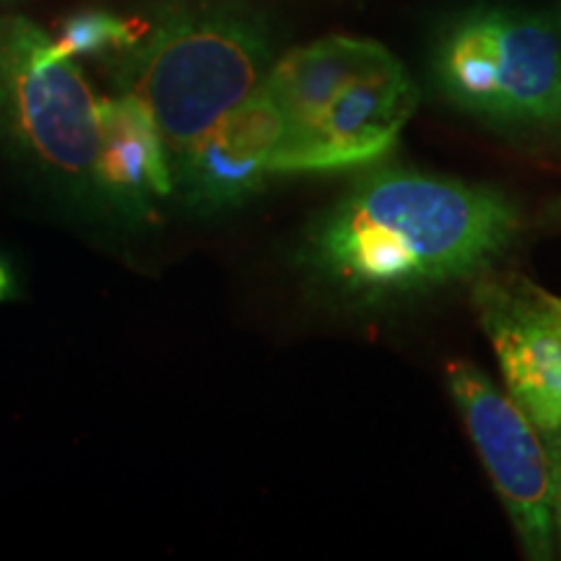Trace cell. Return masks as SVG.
Returning <instances> with one entry per match:
<instances>
[{
	"label": "cell",
	"mask_w": 561,
	"mask_h": 561,
	"mask_svg": "<svg viewBox=\"0 0 561 561\" xmlns=\"http://www.w3.org/2000/svg\"><path fill=\"white\" fill-rule=\"evenodd\" d=\"M447 388L530 559L557 551L551 460L543 432L471 362H450Z\"/></svg>",
	"instance_id": "obj_5"
},
{
	"label": "cell",
	"mask_w": 561,
	"mask_h": 561,
	"mask_svg": "<svg viewBox=\"0 0 561 561\" xmlns=\"http://www.w3.org/2000/svg\"><path fill=\"white\" fill-rule=\"evenodd\" d=\"M0 136L42 172L100 187V100L34 21L0 13Z\"/></svg>",
	"instance_id": "obj_3"
},
{
	"label": "cell",
	"mask_w": 561,
	"mask_h": 561,
	"mask_svg": "<svg viewBox=\"0 0 561 561\" xmlns=\"http://www.w3.org/2000/svg\"><path fill=\"white\" fill-rule=\"evenodd\" d=\"M473 305L504 390L543 434L561 426V297L523 276H489Z\"/></svg>",
	"instance_id": "obj_6"
},
{
	"label": "cell",
	"mask_w": 561,
	"mask_h": 561,
	"mask_svg": "<svg viewBox=\"0 0 561 561\" xmlns=\"http://www.w3.org/2000/svg\"><path fill=\"white\" fill-rule=\"evenodd\" d=\"M517 231L502 193L413 170L371 172L314 227L310 261L356 294H403L481 273Z\"/></svg>",
	"instance_id": "obj_1"
},
{
	"label": "cell",
	"mask_w": 561,
	"mask_h": 561,
	"mask_svg": "<svg viewBox=\"0 0 561 561\" xmlns=\"http://www.w3.org/2000/svg\"><path fill=\"white\" fill-rule=\"evenodd\" d=\"M136 24L104 11L76 13L62 24L60 37L55 39V50L62 58H79V55H115L130 47L140 37Z\"/></svg>",
	"instance_id": "obj_11"
},
{
	"label": "cell",
	"mask_w": 561,
	"mask_h": 561,
	"mask_svg": "<svg viewBox=\"0 0 561 561\" xmlns=\"http://www.w3.org/2000/svg\"><path fill=\"white\" fill-rule=\"evenodd\" d=\"M102 151L100 191L125 206H149L174 193L170 151L151 112L136 96L117 94L100 100Z\"/></svg>",
	"instance_id": "obj_10"
},
{
	"label": "cell",
	"mask_w": 561,
	"mask_h": 561,
	"mask_svg": "<svg viewBox=\"0 0 561 561\" xmlns=\"http://www.w3.org/2000/svg\"><path fill=\"white\" fill-rule=\"evenodd\" d=\"M16 297V284H13V273L9 268V263L0 257V301Z\"/></svg>",
	"instance_id": "obj_13"
},
{
	"label": "cell",
	"mask_w": 561,
	"mask_h": 561,
	"mask_svg": "<svg viewBox=\"0 0 561 561\" xmlns=\"http://www.w3.org/2000/svg\"><path fill=\"white\" fill-rule=\"evenodd\" d=\"M268 70L263 32L227 11L178 13L112 55L117 89L151 112L172 170L263 87Z\"/></svg>",
	"instance_id": "obj_2"
},
{
	"label": "cell",
	"mask_w": 561,
	"mask_h": 561,
	"mask_svg": "<svg viewBox=\"0 0 561 561\" xmlns=\"http://www.w3.org/2000/svg\"><path fill=\"white\" fill-rule=\"evenodd\" d=\"M559 219H561V206H559Z\"/></svg>",
	"instance_id": "obj_14"
},
{
	"label": "cell",
	"mask_w": 561,
	"mask_h": 561,
	"mask_svg": "<svg viewBox=\"0 0 561 561\" xmlns=\"http://www.w3.org/2000/svg\"><path fill=\"white\" fill-rule=\"evenodd\" d=\"M419 94L401 62L351 81L320 121L286 151L280 174L369 164L396 146Z\"/></svg>",
	"instance_id": "obj_7"
},
{
	"label": "cell",
	"mask_w": 561,
	"mask_h": 561,
	"mask_svg": "<svg viewBox=\"0 0 561 561\" xmlns=\"http://www.w3.org/2000/svg\"><path fill=\"white\" fill-rule=\"evenodd\" d=\"M439 83L462 110L496 123L561 125V45L549 21L481 11L439 50Z\"/></svg>",
	"instance_id": "obj_4"
},
{
	"label": "cell",
	"mask_w": 561,
	"mask_h": 561,
	"mask_svg": "<svg viewBox=\"0 0 561 561\" xmlns=\"http://www.w3.org/2000/svg\"><path fill=\"white\" fill-rule=\"evenodd\" d=\"M551 460V494H553V525H557V546L561 551V426L543 434Z\"/></svg>",
	"instance_id": "obj_12"
},
{
	"label": "cell",
	"mask_w": 561,
	"mask_h": 561,
	"mask_svg": "<svg viewBox=\"0 0 561 561\" xmlns=\"http://www.w3.org/2000/svg\"><path fill=\"white\" fill-rule=\"evenodd\" d=\"M396 55L385 50L380 42L335 34V37L299 47V50L284 55L276 66H271L263 89L268 91L271 100L278 104L289 123V138L278 157V174L286 151L320 121V115L339 96L341 89H346L351 81L362 79V76L396 66Z\"/></svg>",
	"instance_id": "obj_9"
},
{
	"label": "cell",
	"mask_w": 561,
	"mask_h": 561,
	"mask_svg": "<svg viewBox=\"0 0 561 561\" xmlns=\"http://www.w3.org/2000/svg\"><path fill=\"white\" fill-rule=\"evenodd\" d=\"M289 123L263 87L174 167V191L201 210L240 203L278 174Z\"/></svg>",
	"instance_id": "obj_8"
}]
</instances>
